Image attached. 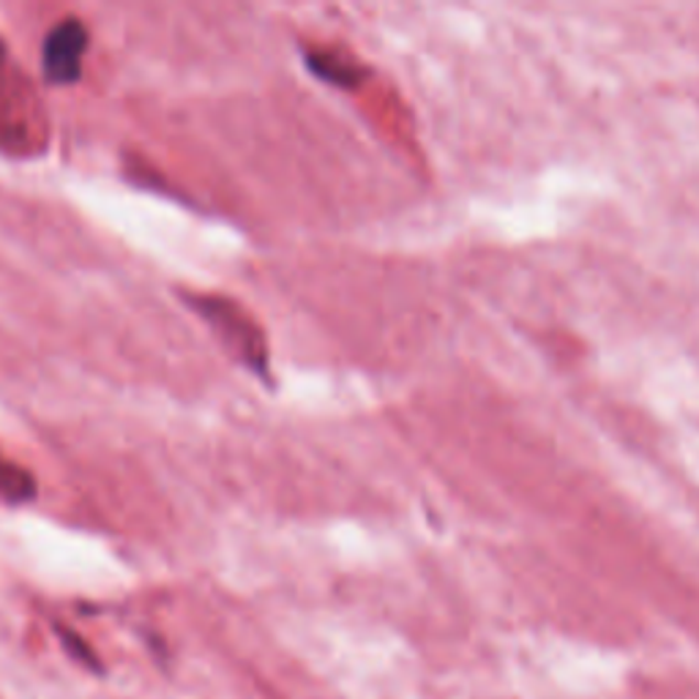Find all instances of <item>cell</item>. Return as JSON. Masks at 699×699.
Listing matches in <instances>:
<instances>
[{
  "mask_svg": "<svg viewBox=\"0 0 699 699\" xmlns=\"http://www.w3.org/2000/svg\"><path fill=\"white\" fill-rule=\"evenodd\" d=\"M88 47V33L79 20H64L50 31L42 50L44 74L53 83H74L83 74V55Z\"/></svg>",
  "mask_w": 699,
  "mask_h": 699,
  "instance_id": "7a4b0ae2",
  "label": "cell"
},
{
  "mask_svg": "<svg viewBox=\"0 0 699 699\" xmlns=\"http://www.w3.org/2000/svg\"><path fill=\"white\" fill-rule=\"evenodd\" d=\"M3 64H6V47L3 42H0V69H3Z\"/></svg>",
  "mask_w": 699,
  "mask_h": 699,
  "instance_id": "277c9868",
  "label": "cell"
},
{
  "mask_svg": "<svg viewBox=\"0 0 699 699\" xmlns=\"http://www.w3.org/2000/svg\"><path fill=\"white\" fill-rule=\"evenodd\" d=\"M192 304H195V309L200 312V315H206V320L210 326H216V331H219L232 348L241 352L243 361L252 363L254 369H265L263 342H260L252 323H249L236 306L219 298H203V295L192 298Z\"/></svg>",
  "mask_w": 699,
  "mask_h": 699,
  "instance_id": "6da1fadb",
  "label": "cell"
},
{
  "mask_svg": "<svg viewBox=\"0 0 699 699\" xmlns=\"http://www.w3.org/2000/svg\"><path fill=\"white\" fill-rule=\"evenodd\" d=\"M0 494L11 503H25L36 494V481L25 468L0 457Z\"/></svg>",
  "mask_w": 699,
  "mask_h": 699,
  "instance_id": "3957f363",
  "label": "cell"
}]
</instances>
